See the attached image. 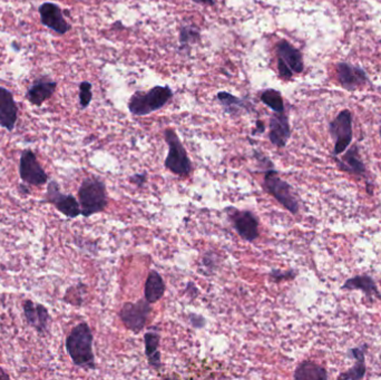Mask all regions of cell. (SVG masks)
Masks as SVG:
<instances>
[{"mask_svg":"<svg viewBox=\"0 0 381 380\" xmlns=\"http://www.w3.org/2000/svg\"><path fill=\"white\" fill-rule=\"evenodd\" d=\"M92 341V329L86 322H81L72 329L66 338V350L74 365L86 370H95Z\"/></svg>","mask_w":381,"mask_h":380,"instance_id":"obj_1","label":"cell"},{"mask_svg":"<svg viewBox=\"0 0 381 380\" xmlns=\"http://www.w3.org/2000/svg\"><path fill=\"white\" fill-rule=\"evenodd\" d=\"M78 200L85 218L103 212L108 203L105 183L99 177H86L78 189Z\"/></svg>","mask_w":381,"mask_h":380,"instance_id":"obj_2","label":"cell"},{"mask_svg":"<svg viewBox=\"0 0 381 380\" xmlns=\"http://www.w3.org/2000/svg\"><path fill=\"white\" fill-rule=\"evenodd\" d=\"M172 96L173 92L168 86H155L150 88L148 93L136 92L130 97L128 110L136 117H145L164 108Z\"/></svg>","mask_w":381,"mask_h":380,"instance_id":"obj_3","label":"cell"},{"mask_svg":"<svg viewBox=\"0 0 381 380\" xmlns=\"http://www.w3.org/2000/svg\"><path fill=\"white\" fill-rule=\"evenodd\" d=\"M263 188L284 209L288 210L292 214H297L300 206H299V202H297V195H295V191H293L289 183L286 182L279 177V172L277 170L270 168V170H266L264 172Z\"/></svg>","mask_w":381,"mask_h":380,"instance_id":"obj_4","label":"cell"},{"mask_svg":"<svg viewBox=\"0 0 381 380\" xmlns=\"http://www.w3.org/2000/svg\"><path fill=\"white\" fill-rule=\"evenodd\" d=\"M164 137L168 146V157L164 162L165 168L177 177H188L192 172V162L181 139L177 137V132L168 128L164 132Z\"/></svg>","mask_w":381,"mask_h":380,"instance_id":"obj_5","label":"cell"},{"mask_svg":"<svg viewBox=\"0 0 381 380\" xmlns=\"http://www.w3.org/2000/svg\"><path fill=\"white\" fill-rule=\"evenodd\" d=\"M152 307L146 299H141L137 302H126L119 311V318L128 330L134 334H139L144 329Z\"/></svg>","mask_w":381,"mask_h":380,"instance_id":"obj_6","label":"cell"},{"mask_svg":"<svg viewBox=\"0 0 381 380\" xmlns=\"http://www.w3.org/2000/svg\"><path fill=\"white\" fill-rule=\"evenodd\" d=\"M226 211L234 230L243 240L253 242L259 238V220L253 212L246 210L243 211L232 206Z\"/></svg>","mask_w":381,"mask_h":380,"instance_id":"obj_7","label":"cell"},{"mask_svg":"<svg viewBox=\"0 0 381 380\" xmlns=\"http://www.w3.org/2000/svg\"><path fill=\"white\" fill-rule=\"evenodd\" d=\"M43 201L52 204L56 209L68 219H75L81 214V206L72 194L61 193L59 186L56 181H50L47 186L46 195Z\"/></svg>","mask_w":381,"mask_h":380,"instance_id":"obj_8","label":"cell"},{"mask_svg":"<svg viewBox=\"0 0 381 380\" xmlns=\"http://www.w3.org/2000/svg\"><path fill=\"white\" fill-rule=\"evenodd\" d=\"M329 131L332 139H335L333 154L344 153L353 141V121L349 110H342L335 121L330 123Z\"/></svg>","mask_w":381,"mask_h":380,"instance_id":"obj_9","label":"cell"},{"mask_svg":"<svg viewBox=\"0 0 381 380\" xmlns=\"http://www.w3.org/2000/svg\"><path fill=\"white\" fill-rule=\"evenodd\" d=\"M19 175L27 186H41L48 182L46 171L38 162L37 157L32 150H25L21 153Z\"/></svg>","mask_w":381,"mask_h":380,"instance_id":"obj_10","label":"cell"},{"mask_svg":"<svg viewBox=\"0 0 381 380\" xmlns=\"http://www.w3.org/2000/svg\"><path fill=\"white\" fill-rule=\"evenodd\" d=\"M39 15L43 26L50 28L58 35H65L72 28L70 23L63 18L61 7L56 3H43L39 7Z\"/></svg>","mask_w":381,"mask_h":380,"instance_id":"obj_11","label":"cell"},{"mask_svg":"<svg viewBox=\"0 0 381 380\" xmlns=\"http://www.w3.org/2000/svg\"><path fill=\"white\" fill-rule=\"evenodd\" d=\"M23 314L27 323L35 329L39 334H45L48 330L50 316L45 306L36 303L32 300L23 302Z\"/></svg>","mask_w":381,"mask_h":380,"instance_id":"obj_12","label":"cell"},{"mask_svg":"<svg viewBox=\"0 0 381 380\" xmlns=\"http://www.w3.org/2000/svg\"><path fill=\"white\" fill-rule=\"evenodd\" d=\"M18 119L17 104L10 90L0 86V125L7 131H14Z\"/></svg>","mask_w":381,"mask_h":380,"instance_id":"obj_13","label":"cell"},{"mask_svg":"<svg viewBox=\"0 0 381 380\" xmlns=\"http://www.w3.org/2000/svg\"><path fill=\"white\" fill-rule=\"evenodd\" d=\"M57 88V83L52 79L43 76L41 79H36L32 86L28 88L26 93V99L30 104L35 106H41L43 103L52 99Z\"/></svg>","mask_w":381,"mask_h":380,"instance_id":"obj_14","label":"cell"},{"mask_svg":"<svg viewBox=\"0 0 381 380\" xmlns=\"http://www.w3.org/2000/svg\"><path fill=\"white\" fill-rule=\"evenodd\" d=\"M291 135L290 130L289 119L286 117L284 112L282 113L273 114L270 119V132H268V139L273 146L282 148L286 146Z\"/></svg>","mask_w":381,"mask_h":380,"instance_id":"obj_15","label":"cell"},{"mask_svg":"<svg viewBox=\"0 0 381 380\" xmlns=\"http://www.w3.org/2000/svg\"><path fill=\"white\" fill-rule=\"evenodd\" d=\"M335 162L341 171L346 172L348 174L358 177H366V166L361 160L358 148L355 146L350 148L341 159H335Z\"/></svg>","mask_w":381,"mask_h":380,"instance_id":"obj_16","label":"cell"},{"mask_svg":"<svg viewBox=\"0 0 381 380\" xmlns=\"http://www.w3.org/2000/svg\"><path fill=\"white\" fill-rule=\"evenodd\" d=\"M277 59L282 61L292 70V73H301L304 70V59L301 52L286 41L277 45Z\"/></svg>","mask_w":381,"mask_h":380,"instance_id":"obj_17","label":"cell"},{"mask_svg":"<svg viewBox=\"0 0 381 380\" xmlns=\"http://www.w3.org/2000/svg\"><path fill=\"white\" fill-rule=\"evenodd\" d=\"M368 346H360V347H355V348L350 349L349 357L355 360V365L346 370L344 374H341L339 376V379L344 380H360L364 377L366 374V352H367Z\"/></svg>","mask_w":381,"mask_h":380,"instance_id":"obj_18","label":"cell"},{"mask_svg":"<svg viewBox=\"0 0 381 380\" xmlns=\"http://www.w3.org/2000/svg\"><path fill=\"white\" fill-rule=\"evenodd\" d=\"M341 289L342 290H361L369 300L373 298L381 299V294L379 292L378 287L375 285V280L368 274H361V276L348 279Z\"/></svg>","mask_w":381,"mask_h":380,"instance_id":"obj_19","label":"cell"},{"mask_svg":"<svg viewBox=\"0 0 381 380\" xmlns=\"http://www.w3.org/2000/svg\"><path fill=\"white\" fill-rule=\"evenodd\" d=\"M338 77L341 85L350 90L358 88L359 85L364 84L366 81V74L364 70L346 63L338 65Z\"/></svg>","mask_w":381,"mask_h":380,"instance_id":"obj_20","label":"cell"},{"mask_svg":"<svg viewBox=\"0 0 381 380\" xmlns=\"http://www.w3.org/2000/svg\"><path fill=\"white\" fill-rule=\"evenodd\" d=\"M166 287L161 274L156 270H150L144 286V298L146 301L155 303L162 299Z\"/></svg>","mask_w":381,"mask_h":380,"instance_id":"obj_21","label":"cell"},{"mask_svg":"<svg viewBox=\"0 0 381 380\" xmlns=\"http://www.w3.org/2000/svg\"><path fill=\"white\" fill-rule=\"evenodd\" d=\"M145 354L148 363L154 369L162 368V359L159 352V334L155 331H148L144 334Z\"/></svg>","mask_w":381,"mask_h":380,"instance_id":"obj_22","label":"cell"},{"mask_svg":"<svg viewBox=\"0 0 381 380\" xmlns=\"http://www.w3.org/2000/svg\"><path fill=\"white\" fill-rule=\"evenodd\" d=\"M293 378L295 380H326L329 376L322 366L306 360L297 366Z\"/></svg>","mask_w":381,"mask_h":380,"instance_id":"obj_23","label":"cell"},{"mask_svg":"<svg viewBox=\"0 0 381 380\" xmlns=\"http://www.w3.org/2000/svg\"><path fill=\"white\" fill-rule=\"evenodd\" d=\"M217 97L219 104L222 105V108L226 110V113L232 117L239 115L241 112L248 108L246 101L235 97L232 94L226 93V92H219L217 93Z\"/></svg>","mask_w":381,"mask_h":380,"instance_id":"obj_24","label":"cell"},{"mask_svg":"<svg viewBox=\"0 0 381 380\" xmlns=\"http://www.w3.org/2000/svg\"><path fill=\"white\" fill-rule=\"evenodd\" d=\"M261 101L262 103L275 110V113H282L284 112V103H283L282 96H281L280 92L277 90H266L261 94Z\"/></svg>","mask_w":381,"mask_h":380,"instance_id":"obj_25","label":"cell"},{"mask_svg":"<svg viewBox=\"0 0 381 380\" xmlns=\"http://www.w3.org/2000/svg\"><path fill=\"white\" fill-rule=\"evenodd\" d=\"M199 39V32L197 27L184 26L179 32V43L181 46L188 47L190 44L197 43Z\"/></svg>","mask_w":381,"mask_h":380,"instance_id":"obj_26","label":"cell"},{"mask_svg":"<svg viewBox=\"0 0 381 380\" xmlns=\"http://www.w3.org/2000/svg\"><path fill=\"white\" fill-rule=\"evenodd\" d=\"M92 84L90 81H81L79 85V104L83 110L90 106L92 102Z\"/></svg>","mask_w":381,"mask_h":380,"instance_id":"obj_27","label":"cell"},{"mask_svg":"<svg viewBox=\"0 0 381 380\" xmlns=\"http://www.w3.org/2000/svg\"><path fill=\"white\" fill-rule=\"evenodd\" d=\"M202 266L205 267V269L208 272H214L217 266V254L213 252L205 253L204 257L202 258Z\"/></svg>","mask_w":381,"mask_h":380,"instance_id":"obj_28","label":"cell"},{"mask_svg":"<svg viewBox=\"0 0 381 380\" xmlns=\"http://www.w3.org/2000/svg\"><path fill=\"white\" fill-rule=\"evenodd\" d=\"M297 273L295 271H280L273 270L270 272V277H271L275 282L283 281V280H291L295 278Z\"/></svg>","mask_w":381,"mask_h":380,"instance_id":"obj_29","label":"cell"},{"mask_svg":"<svg viewBox=\"0 0 381 380\" xmlns=\"http://www.w3.org/2000/svg\"><path fill=\"white\" fill-rule=\"evenodd\" d=\"M254 157H255V160H257L259 166L266 168V170H270V168H275L272 161L268 157H266L264 154L261 153V152L254 151Z\"/></svg>","mask_w":381,"mask_h":380,"instance_id":"obj_30","label":"cell"},{"mask_svg":"<svg viewBox=\"0 0 381 380\" xmlns=\"http://www.w3.org/2000/svg\"><path fill=\"white\" fill-rule=\"evenodd\" d=\"M188 319H190V325L193 326L194 328L201 329L206 325V320H205L204 317L199 316V314H190L188 316Z\"/></svg>","mask_w":381,"mask_h":380,"instance_id":"obj_31","label":"cell"},{"mask_svg":"<svg viewBox=\"0 0 381 380\" xmlns=\"http://www.w3.org/2000/svg\"><path fill=\"white\" fill-rule=\"evenodd\" d=\"M146 181H148V173H145V172L144 173H137V174L132 175L130 177V182L133 183V184L139 186V188L144 186Z\"/></svg>","mask_w":381,"mask_h":380,"instance_id":"obj_32","label":"cell"},{"mask_svg":"<svg viewBox=\"0 0 381 380\" xmlns=\"http://www.w3.org/2000/svg\"><path fill=\"white\" fill-rule=\"evenodd\" d=\"M264 131H266V126H264V123H263L262 121H257V128H254L253 131H252V135L262 134Z\"/></svg>","mask_w":381,"mask_h":380,"instance_id":"obj_33","label":"cell"},{"mask_svg":"<svg viewBox=\"0 0 381 380\" xmlns=\"http://www.w3.org/2000/svg\"><path fill=\"white\" fill-rule=\"evenodd\" d=\"M194 3H204V5H211L213 6L214 1L213 0H193Z\"/></svg>","mask_w":381,"mask_h":380,"instance_id":"obj_34","label":"cell"},{"mask_svg":"<svg viewBox=\"0 0 381 380\" xmlns=\"http://www.w3.org/2000/svg\"><path fill=\"white\" fill-rule=\"evenodd\" d=\"M9 378H10V376L0 367V379H9Z\"/></svg>","mask_w":381,"mask_h":380,"instance_id":"obj_35","label":"cell"},{"mask_svg":"<svg viewBox=\"0 0 381 380\" xmlns=\"http://www.w3.org/2000/svg\"><path fill=\"white\" fill-rule=\"evenodd\" d=\"M19 189H23V186H19ZM23 192H29V190L27 189V188H25V189H23Z\"/></svg>","mask_w":381,"mask_h":380,"instance_id":"obj_36","label":"cell"},{"mask_svg":"<svg viewBox=\"0 0 381 380\" xmlns=\"http://www.w3.org/2000/svg\"><path fill=\"white\" fill-rule=\"evenodd\" d=\"M380 137H381V128H380Z\"/></svg>","mask_w":381,"mask_h":380,"instance_id":"obj_37","label":"cell"},{"mask_svg":"<svg viewBox=\"0 0 381 380\" xmlns=\"http://www.w3.org/2000/svg\"><path fill=\"white\" fill-rule=\"evenodd\" d=\"M380 360H381V354H380Z\"/></svg>","mask_w":381,"mask_h":380,"instance_id":"obj_38","label":"cell"}]
</instances>
